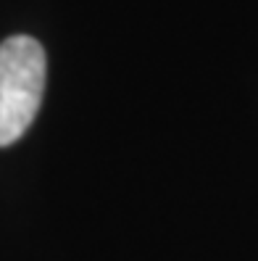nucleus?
Instances as JSON below:
<instances>
[{"mask_svg":"<svg viewBox=\"0 0 258 261\" xmlns=\"http://www.w3.org/2000/svg\"><path fill=\"white\" fill-rule=\"evenodd\" d=\"M48 61L35 37L16 35L0 42V148L13 145L35 121Z\"/></svg>","mask_w":258,"mask_h":261,"instance_id":"obj_1","label":"nucleus"}]
</instances>
